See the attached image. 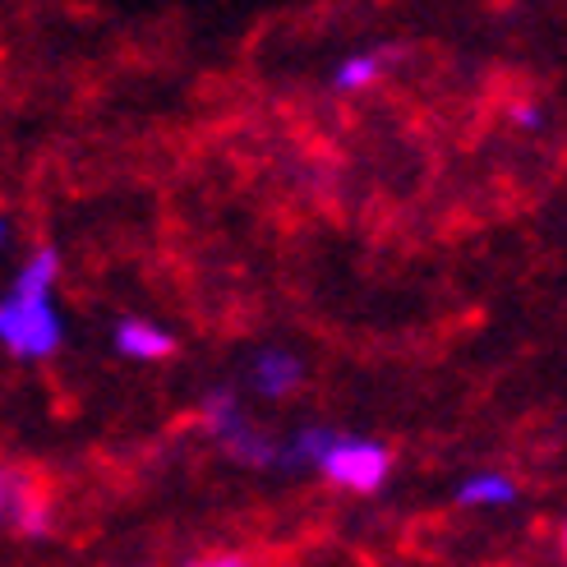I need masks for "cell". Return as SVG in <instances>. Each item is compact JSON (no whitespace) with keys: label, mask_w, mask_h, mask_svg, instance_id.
<instances>
[{"label":"cell","mask_w":567,"mask_h":567,"mask_svg":"<svg viewBox=\"0 0 567 567\" xmlns=\"http://www.w3.org/2000/svg\"><path fill=\"white\" fill-rule=\"evenodd\" d=\"M116 351L138 364H157L166 355H176V337L148 319H125V323H116Z\"/></svg>","instance_id":"5b68a950"},{"label":"cell","mask_w":567,"mask_h":567,"mask_svg":"<svg viewBox=\"0 0 567 567\" xmlns=\"http://www.w3.org/2000/svg\"><path fill=\"white\" fill-rule=\"evenodd\" d=\"M10 240V226H6V217H0V245H6Z\"/></svg>","instance_id":"30bf717a"},{"label":"cell","mask_w":567,"mask_h":567,"mask_svg":"<svg viewBox=\"0 0 567 567\" xmlns=\"http://www.w3.org/2000/svg\"><path fill=\"white\" fill-rule=\"evenodd\" d=\"M204 424H208V434L231 452L236 462L245 466H277V443L264 439L259 430H249V420L240 415V402H236V392L231 388H217L204 396Z\"/></svg>","instance_id":"3957f363"},{"label":"cell","mask_w":567,"mask_h":567,"mask_svg":"<svg viewBox=\"0 0 567 567\" xmlns=\"http://www.w3.org/2000/svg\"><path fill=\"white\" fill-rule=\"evenodd\" d=\"M379 74H383V55L379 51H355L332 70V89L337 93H364L370 83H379Z\"/></svg>","instance_id":"52a82bcc"},{"label":"cell","mask_w":567,"mask_h":567,"mask_svg":"<svg viewBox=\"0 0 567 567\" xmlns=\"http://www.w3.org/2000/svg\"><path fill=\"white\" fill-rule=\"evenodd\" d=\"M545 116H540V106H517V125H526V130H535Z\"/></svg>","instance_id":"9c48e42d"},{"label":"cell","mask_w":567,"mask_h":567,"mask_svg":"<svg viewBox=\"0 0 567 567\" xmlns=\"http://www.w3.org/2000/svg\"><path fill=\"white\" fill-rule=\"evenodd\" d=\"M194 567H254V563L240 558V554H208V558H198Z\"/></svg>","instance_id":"ba28073f"},{"label":"cell","mask_w":567,"mask_h":567,"mask_svg":"<svg viewBox=\"0 0 567 567\" xmlns=\"http://www.w3.org/2000/svg\"><path fill=\"white\" fill-rule=\"evenodd\" d=\"M315 471L323 480H332L337 489H351V494H374L388 485L392 475V452L379 439H355V434H337L323 443Z\"/></svg>","instance_id":"7a4b0ae2"},{"label":"cell","mask_w":567,"mask_h":567,"mask_svg":"<svg viewBox=\"0 0 567 567\" xmlns=\"http://www.w3.org/2000/svg\"><path fill=\"white\" fill-rule=\"evenodd\" d=\"M55 272H61V254L47 245L23 264L10 296L0 300V342L19 360H47L65 342V323L51 305Z\"/></svg>","instance_id":"6da1fadb"},{"label":"cell","mask_w":567,"mask_h":567,"mask_svg":"<svg viewBox=\"0 0 567 567\" xmlns=\"http://www.w3.org/2000/svg\"><path fill=\"white\" fill-rule=\"evenodd\" d=\"M249 379H254V388H259L264 396L281 402V396H291V392L305 383V364H300V355L272 347V351H259V355H254Z\"/></svg>","instance_id":"277c9868"},{"label":"cell","mask_w":567,"mask_h":567,"mask_svg":"<svg viewBox=\"0 0 567 567\" xmlns=\"http://www.w3.org/2000/svg\"><path fill=\"white\" fill-rule=\"evenodd\" d=\"M517 498H522V489L507 475H498V471L471 475V480H462V485H457V503L462 507H513Z\"/></svg>","instance_id":"8992f818"},{"label":"cell","mask_w":567,"mask_h":567,"mask_svg":"<svg viewBox=\"0 0 567 567\" xmlns=\"http://www.w3.org/2000/svg\"><path fill=\"white\" fill-rule=\"evenodd\" d=\"M563 554H567V522H563Z\"/></svg>","instance_id":"8fae6325"}]
</instances>
